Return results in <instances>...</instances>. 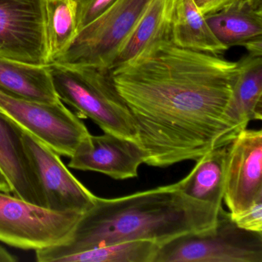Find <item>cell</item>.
<instances>
[{"instance_id": "5", "label": "cell", "mask_w": 262, "mask_h": 262, "mask_svg": "<svg viewBox=\"0 0 262 262\" xmlns=\"http://www.w3.org/2000/svg\"><path fill=\"white\" fill-rule=\"evenodd\" d=\"M82 214L53 211L0 191V242L35 251L59 245Z\"/></svg>"}, {"instance_id": "1", "label": "cell", "mask_w": 262, "mask_h": 262, "mask_svg": "<svg viewBox=\"0 0 262 262\" xmlns=\"http://www.w3.org/2000/svg\"><path fill=\"white\" fill-rule=\"evenodd\" d=\"M222 207L185 195L176 183L116 199L96 197L68 238L36 251V260L60 262L70 254L130 241H152L160 246L209 229Z\"/></svg>"}, {"instance_id": "24", "label": "cell", "mask_w": 262, "mask_h": 262, "mask_svg": "<svg viewBox=\"0 0 262 262\" xmlns=\"http://www.w3.org/2000/svg\"><path fill=\"white\" fill-rule=\"evenodd\" d=\"M0 191L4 193H12L11 187L4 176L3 171L0 170Z\"/></svg>"}, {"instance_id": "10", "label": "cell", "mask_w": 262, "mask_h": 262, "mask_svg": "<svg viewBox=\"0 0 262 262\" xmlns=\"http://www.w3.org/2000/svg\"><path fill=\"white\" fill-rule=\"evenodd\" d=\"M70 158V168L96 171L119 180L137 177L139 166L145 163V153L137 142L107 133L90 134Z\"/></svg>"}, {"instance_id": "11", "label": "cell", "mask_w": 262, "mask_h": 262, "mask_svg": "<svg viewBox=\"0 0 262 262\" xmlns=\"http://www.w3.org/2000/svg\"><path fill=\"white\" fill-rule=\"evenodd\" d=\"M24 131L0 111V170L15 196L46 208L42 188L24 144Z\"/></svg>"}, {"instance_id": "20", "label": "cell", "mask_w": 262, "mask_h": 262, "mask_svg": "<svg viewBox=\"0 0 262 262\" xmlns=\"http://www.w3.org/2000/svg\"><path fill=\"white\" fill-rule=\"evenodd\" d=\"M76 6L78 33L102 15L116 0H73Z\"/></svg>"}, {"instance_id": "7", "label": "cell", "mask_w": 262, "mask_h": 262, "mask_svg": "<svg viewBox=\"0 0 262 262\" xmlns=\"http://www.w3.org/2000/svg\"><path fill=\"white\" fill-rule=\"evenodd\" d=\"M0 56L50 65L45 0H0Z\"/></svg>"}, {"instance_id": "14", "label": "cell", "mask_w": 262, "mask_h": 262, "mask_svg": "<svg viewBox=\"0 0 262 262\" xmlns=\"http://www.w3.org/2000/svg\"><path fill=\"white\" fill-rule=\"evenodd\" d=\"M0 92L36 102L59 100L53 85L50 65H30L4 56H0Z\"/></svg>"}, {"instance_id": "16", "label": "cell", "mask_w": 262, "mask_h": 262, "mask_svg": "<svg viewBox=\"0 0 262 262\" xmlns=\"http://www.w3.org/2000/svg\"><path fill=\"white\" fill-rule=\"evenodd\" d=\"M231 111L244 125L262 119V56L245 55L237 62Z\"/></svg>"}, {"instance_id": "8", "label": "cell", "mask_w": 262, "mask_h": 262, "mask_svg": "<svg viewBox=\"0 0 262 262\" xmlns=\"http://www.w3.org/2000/svg\"><path fill=\"white\" fill-rule=\"evenodd\" d=\"M23 138L43 193L46 208L80 214L90 209L96 196L70 172L59 155L27 132L24 131Z\"/></svg>"}, {"instance_id": "15", "label": "cell", "mask_w": 262, "mask_h": 262, "mask_svg": "<svg viewBox=\"0 0 262 262\" xmlns=\"http://www.w3.org/2000/svg\"><path fill=\"white\" fill-rule=\"evenodd\" d=\"M227 150L228 145L221 147L198 159L191 172L176 182L179 189L194 200L222 206Z\"/></svg>"}, {"instance_id": "18", "label": "cell", "mask_w": 262, "mask_h": 262, "mask_svg": "<svg viewBox=\"0 0 262 262\" xmlns=\"http://www.w3.org/2000/svg\"><path fill=\"white\" fill-rule=\"evenodd\" d=\"M45 5L46 33L51 64L67 51L78 35L76 6L73 0H45Z\"/></svg>"}, {"instance_id": "13", "label": "cell", "mask_w": 262, "mask_h": 262, "mask_svg": "<svg viewBox=\"0 0 262 262\" xmlns=\"http://www.w3.org/2000/svg\"><path fill=\"white\" fill-rule=\"evenodd\" d=\"M165 12L168 40L173 45L215 56L228 51L213 34L194 0H165Z\"/></svg>"}, {"instance_id": "21", "label": "cell", "mask_w": 262, "mask_h": 262, "mask_svg": "<svg viewBox=\"0 0 262 262\" xmlns=\"http://www.w3.org/2000/svg\"><path fill=\"white\" fill-rule=\"evenodd\" d=\"M231 217L239 228L253 232L262 233V198L257 199L245 211L231 214Z\"/></svg>"}, {"instance_id": "22", "label": "cell", "mask_w": 262, "mask_h": 262, "mask_svg": "<svg viewBox=\"0 0 262 262\" xmlns=\"http://www.w3.org/2000/svg\"><path fill=\"white\" fill-rule=\"evenodd\" d=\"M239 0H194L202 15L212 14L228 8Z\"/></svg>"}, {"instance_id": "23", "label": "cell", "mask_w": 262, "mask_h": 262, "mask_svg": "<svg viewBox=\"0 0 262 262\" xmlns=\"http://www.w3.org/2000/svg\"><path fill=\"white\" fill-rule=\"evenodd\" d=\"M18 259L0 245V262H16Z\"/></svg>"}, {"instance_id": "17", "label": "cell", "mask_w": 262, "mask_h": 262, "mask_svg": "<svg viewBox=\"0 0 262 262\" xmlns=\"http://www.w3.org/2000/svg\"><path fill=\"white\" fill-rule=\"evenodd\" d=\"M168 41L165 0H151L118 50L110 70L128 63L160 41Z\"/></svg>"}, {"instance_id": "9", "label": "cell", "mask_w": 262, "mask_h": 262, "mask_svg": "<svg viewBox=\"0 0 262 262\" xmlns=\"http://www.w3.org/2000/svg\"><path fill=\"white\" fill-rule=\"evenodd\" d=\"M262 198V131L242 130L228 145L223 200L230 214Z\"/></svg>"}, {"instance_id": "2", "label": "cell", "mask_w": 262, "mask_h": 262, "mask_svg": "<svg viewBox=\"0 0 262 262\" xmlns=\"http://www.w3.org/2000/svg\"><path fill=\"white\" fill-rule=\"evenodd\" d=\"M50 67L55 90L62 102L81 117L92 119L104 133L138 143L133 116L116 89L111 70L56 63Z\"/></svg>"}, {"instance_id": "12", "label": "cell", "mask_w": 262, "mask_h": 262, "mask_svg": "<svg viewBox=\"0 0 262 262\" xmlns=\"http://www.w3.org/2000/svg\"><path fill=\"white\" fill-rule=\"evenodd\" d=\"M205 19L216 39L228 49L243 47L249 54L262 56V0H239Z\"/></svg>"}, {"instance_id": "6", "label": "cell", "mask_w": 262, "mask_h": 262, "mask_svg": "<svg viewBox=\"0 0 262 262\" xmlns=\"http://www.w3.org/2000/svg\"><path fill=\"white\" fill-rule=\"evenodd\" d=\"M0 111L59 156L71 157L79 143L90 135L79 116L60 99L36 102L0 92Z\"/></svg>"}, {"instance_id": "19", "label": "cell", "mask_w": 262, "mask_h": 262, "mask_svg": "<svg viewBox=\"0 0 262 262\" xmlns=\"http://www.w3.org/2000/svg\"><path fill=\"white\" fill-rule=\"evenodd\" d=\"M159 247L152 241H130L70 254L60 262H154Z\"/></svg>"}, {"instance_id": "3", "label": "cell", "mask_w": 262, "mask_h": 262, "mask_svg": "<svg viewBox=\"0 0 262 262\" xmlns=\"http://www.w3.org/2000/svg\"><path fill=\"white\" fill-rule=\"evenodd\" d=\"M154 262H262V233L239 228L222 207L214 226L160 245Z\"/></svg>"}, {"instance_id": "4", "label": "cell", "mask_w": 262, "mask_h": 262, "mask_svg": "<svg viewBox=\"0 0 262 262\" xmlns=\"http://www.w3.org/2000/svg\"><path fill=\"white\" fill-rule=\"evenodd\" d=\"M151 1L116 0L102 15L79 31L67 51L52 63L110 70L118 50Z\"/></svg>"}]
</instances>
